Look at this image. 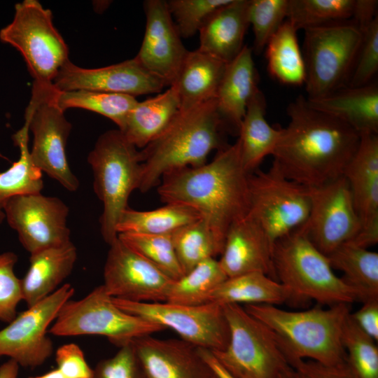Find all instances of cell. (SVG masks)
I'll list each match as a JSON object with an SVG mask.
<instances>
[{
    "mask_svg": "<svg viewBox=\"0 0 378 378\" xmlns=\"http://www.w3.org/2000/svg\"><path fill=\"white\" fill-rule=\"evenodd\" d=\"M29 132V119L24 116L23 126L12 136L14 145L19 148V158L0 173V224L5 220L4 207L8 201L18 195L40 193L43 188L42 172L31 160Z\"/></svg>",
    "mask_w": 378,
    "mask_h": 378,
    "instance_id": "31",
    "label": "cell"
},
{
    "mask_svg": "<svg viewBox=\"0 0 378 378\" xmlns=\"http://www.w3.org/2000/svg\"><path fill=\"white\" fill-rule=\"evenodd\" d=\"M281 378H294L293 369L291 368L286 372H285L281 377Z\"/></svg>",
    "mask_w": 378,
    "mask_h": 378,
    "instance_id": "53",
    "label": "cell"
},
{
    "mask_svg": "<svg viewBox=\"0 0 378 378\" xmlns=\"http://www.w3.org/2000/svg\"><path fill=\"white\" fill-rule=\"evenodd\" d=\"M179 111L177 93L169 86L155 97L138 102L119 130L137 148H144L167 128Z\"/></svg>",
    "mask_w": 378,
    "mask_h": 378,
    "instance_id": "28",
    "label": "cell"
},
{
    "mask_svg": "<svg viewBox=\"0 0 378 378\" xmlns=\"http://www.w3.org/2000/svg\"><path fill=\"white\" fill-rule=\"evenodd\" d=\"M113 298L123 311L170 328L182 340L211 351L224 350L229 328L221 305H183L167 302H139Z\"/></svg>",
    "mask_w": 378,
    "mask_h": 378,
    "instance_id": "13",
    "label": "cell"
},
{
    "mask_svg": "<svg viewBox=\"0 0 378 378\" xmlns=\"http://www.w3.org/2000/svg\"><path fill=\"white\" fill-rule=\"evenodd\" d=\"M248 0H231L214 12L199 31L200 51L228 64L241 52L248 27Z\"/></svg>",
    "mask_w": 378,
    "mask_h": 378,
    "instance_id": "23",
    "label": "cell"
},
{
    "mask_svg": "<svg viewBox=\"0 0 378 378\" xmlns=\"http://www.w3.org/2000/svg\"><path fill=\"white\" fill-rule=\"evenodd\" d=\"M258 89L252 48L244 45L239 54L227 64L215 98L223 122L239 132L247 106Z\"/></svg>",
    "mask_w": 378,
    "mask_h": 378,
    "instance_id": "24",
    "label": "cell"
},
{
    "mask_svg": "<svg viewBox=\"0 0 378 378\" xmlns=\"http://www.w3.org/2000/svg\"><path fill=\"white\" fill-rule=\"evenodd\" d=\"M355 0H288V20L298 29H307L351 20Z\"/></svg>",
    "mask_w": 378,
    "mask_h": 378,
    "instance_id": "38",
    "label": "cell"
},
{
    "mask_svg": "<svg viewBox=\"0 0 378 378\" xmlns=\"http://www.w3.org/2000/svg\"><path fill=\"white\" fill-rule=\"evenodd\" d=\"M148 378H214L215 374L199 348L183 340L155 338L151 335L132 342Z\"/></svg>",
    "mask_w": 378,
    "mask_h": 378,
    "instance_id": "21",
    "label": "cell"
},
{
    "mask_svg": "<svg viewBox=\"0 0 378 378\" xmlns=\"http://www.w3.org/2000/svg\"><path fill=\"white\" fill-rule=\"evenodd\" d=\"M53 85L34 82L24 116L29 119L34 139L30 157L42 173L57 181L69 191H76L79 181L68 163L66 145L71 125L64 111L56 104Z\"/></svg>",
    "mask_w": 378,
    "mask_h": 378,
    "instance_id": "12",
    "label": "cell"
},
{
    "mask_svg": "<svg viewBox=\"0 0 378 378\" xmlns=\"http://www.w3.org/2000/svg\"><path fill=\"white\" fill-rule=\"evenodd\" d=\"M57 368L66 378H92L93 369L83 351L74 343L63 344L55 351Z\"/></svg>",
    "mask_w": 378,
    "mask_h": 378,
    "instance_id": "46",
    "label": "cell"
},
{
    "mask_svg": "<svg viewBox=\"0 0 378 378\" xmlns=\"http://www.w3.org/2000/svg\"><path fill=\"white\" fill-rule=\"evenodd\" d=\"M69 211L59 198L41 192L15 196L4 207L5 219L30 254L71 241Z\"/></svg>",
    "mask_w": 378,
    "mask_h": 378,
    "instance_id": "16",
    "label": "cell"
},
{
    "mask_svg": "<svg viewBox=\"0 0 378 378\" xmlns=\"http://www.w3.org/2000/svg\"><path fill=\"white\" fill-rule=\"evenodd\" d=\"M249 174L243 167L237 139L219 150L210 162L164 175L158 192L164 204L195 211L223 249L230 228L248 214Z\"/></svg>",
    "mask_w": 378,
    "mask_h": 378,
    "instance_id": "2",
    "label": "cell"
},
{
    "mask_svg": "<svg viewBox=\"0 0 378 378\" xmlns=\"http://www.w3.org/2000/svg\"><path fill=\"white\" fill-rule=\"evenodd\" d=\"M332 269L341 271L342 278L363 298H378V253L349 241L327 255Z\"/></svg>",
    "mask_w": 378,
    "mask_h": 378,
    "instance_id": "32",
    "label": "cell"
},
{
    "mask_svg": "<svg viewBox=\"0 0 378 378\" xmlns=\"http://www.w3.org/2000/svg\"><path fill=\"white\" fill-rule=\"evenodd\" d=\"M55 99L62 111L80 108L97 113L113 122L120 130L130 111L138 102L136 97L123 94L90 90L59 91L56 89Z\"/></svg>",
    "mask_w": 378,
    "mask_h": 378,
    "instance_id": "36",
    "label": "cell"
},
{
    "mask_svg": "<svg viewBox=\"0 0 378 378\" xmlns=\"http://www.w3.org/2000/svg\"><path fill=\"white\" fill-rule=\"evenodd\" d=\"M356 325L368 336L378 341V298L363 302L362 307L350 313Z\"/></svg>",
    "mask_w": 378,
    "mask_h": 378,
    "instance_id": "48",
    "label": "cell"
},
{
    "mask_svg": "<svg viewBox=\"0 0 378 378\" xmlns=\"http://www.w3.org/2000/svg\"><path fill=\"white\" fill-rule=\"evenodd\" d=\"M227 64L197 49L188 51L174 83L180 111L216 98Z\"/></svg>",
    "mask_w": 378,
    "mask_h": 378,
    "instance_id": "27",
    "label": "cell"
},
{
    "mask_svg": "<svg viewBox=\"0 0 378 378\" xmlns=\"http://www.w3.org/2000/svg\"><path fill=\"white\" fill-rule=\"evenodd\" d=\"M342 176L348 183L361 225L351 242L368 248L378 242L377 134H360L358 146Z\"/></svg>",
    "mask_w": 378,
    "mask_h": 378,
    "instance_id": "19",
    "label": "cell"
},
{
    "mask_svg": "<svg viewBox=\"0 0 378 378\" xmlns=\"http://www.w3.org/2000/svg\"><path fill=\"white\" fill-rule=\"evenodd\" d=\"M298 31L286 19L265 48L270 75L285 85H301L305 83V64Z\"/></svg>",
    "mask_w": 378,
    "mask_h": 378,
    "instance_id": "33",
    "label": "cell"
},
{
    "mask_svg": "<svg viewBox=\"0 0 378 378\" xmlns=\"http://www.w3.org/2000/svg\"><path fill=\"white\" fill-rule=\"evenodd\" d=\"M214 378H217L216 376L215 375V377Z\"/></svg>",
    "mask_w": 378,
    "mask_h": 378,
    "instance_id": "54",
    "label": "cell"
},
{
    "mask_svg": "<svg viewBox=\"0 0 378 378\" xmlns=\"http://www.w3.org/2000/svg\"><path fill=\"white\" fill-rule=\"evenodd\" d=\"M229 328L223 351H211L236 378H281L291 368L273 332L237 304L221 305Z\"/></svg>",
    "mask_w": 378,
    "mask_h": 378,
    "instance_id": "7",
    "label": "cell"
},
{
    "mask_svg": "<svg viewBox=\"0 0 378 378\" xmlns=\"http://www.w3.org/2000/svg\"><path fill=\"white\" fill-rule=\"evenodd\" d=\"M291 300L286 286L263 273L251 272L227 278L211 294L209 302L276 306Z\"/></svg>",
    "mask_w": 378,
    "mask_h": 378,
    "instance_id": "30",
    "label": "cell"
},
{
    "mask_svg": "<svg viewBox=\"0 0 378 378\" xmlns=\"http://www.w3.org/2000/svg\"><path fill=\"white\" fill-rule=\"evenodd\" d=\"M199 348L200 353L217 378H236L230 374L216 360L211 351Z\"/></svg>",
    "mask_w": 378,
    "mask_h": 378,
    "instance_id": "50",
    "label": "cell"
},
{
    "mask_svg": "<svg viewBox=\"0 0 378 378\" xmlns=\"http://www.w3.org/2000/svg\"><path fill=\"white\" fill-rule=\"evenodd\" d=\"M307 190L310 209L301 227L312 243L328 255L356 237L360 221L343 176Z\"/></svg>",
    "mask_w": 378,
    "mask_h": 378,
    "instance_id": "15",
    "label": "cell"
},
{
    "mask_svg": "<svg viewBox=\"0 0 378 378\" xmlns=\"http://www.w3.org/2000/svg\"><path fill=\"white\" fill-rule=\"evenodd\" d=\"M144 8L146 30L135 58L167 86H171L188 50L181 41L166 1L148 0Z\"/></svg>",
    "mask_w": 378,
    "mask_h": 378,
    "instance_id": "20",
    "label": "cell"
},
{
    "mask_svg": "<svg viewBox=\"0 0 378 378\" xmlns=\"http://www.w3.org/2000/svg\"><path fill=\"white\" fill-rule=\"evenodd\" d=\"M173 281L118 237L109 244L102 285L112 298L139 302H165Z\"/></svg>",
    "mask_w": 378,
    "mask_h": 378,
    "instance_id": "17",
    "label": "cell"
},
{
    "mask_svg": "<svg viewBox=\"0 0 378 378\" xmlns=\"http://www.w3.org/2000/svg\"><path fill=\"white\" fill-rule=\"evenodd\" d=\"M27 378H66V377L62 374V372L57 368H55L45 374L38 375V376L29 377Z\"/></svg>",
    "mask_w": 378,
    "mask_h": 378,
    "instance_id": "52",
    "label": "cell"
},
{
    "mask_svg": "<svg viewBox=\"0 0 378 378\" xmlns=\"http://www.w3.org/2000/svg\"><path fill=\"white\" fill-rule=\"evenodd\" d=\"M201 219L193 209L176 204L149 211L126 209L117 224L118 235L122 232L172 235L180 228Z\"/></svg>",
    "mask_w": 378,
    "mask_h": 378,
    "instance_id": "34",
    "label": "cell"
},
{
    "mask_svg": "<svg viewBox=\"0 0 378 378\" xmlns=\"http://www.w3.org/2000/svg\"><path fill=\"white\" fill-rule=\"evenodd\" d=\"M223 121L216 99L186 111H179L167 128L142 148L139 190L146 192L172 172L207 162L210 153L222 149Z\"/></svg>",
    "mask_w": 378,
    "mask_h": 378,
    "instance_id": "3",
    "label": "cell"
},
{
    "mask_svg": "<svg viewBox=\"0 0 378 378\" xmlns=\"http://www.w3.org/2000/svg\"><path fill=\"white\" fill-rule=\"evenodd\" d=\"M227 278L218 260L208 258L173 281L165 302L192 306L209 303L211 294Z\"/></svg>",
    "mask_w": 378,
    "mask_h": 378,
    "instance_id": "35",
    "label": "cell"
},
{
    "mask_svg": "<svg viewBox=\"0 0 378 378\" xmlns=\"http://www.w3.org/2000/svg\"><path fill=\"white\" fill-rule=\"evenodd\" d=\"M288 0H248L246 15L253 34L256 54L265 48L271 37L287 19Z\"/></svg>",
    "mask_w": 378,
    "mask_h": 378,
    "instance_id": "41",
    "label": "cell"
},
{
    "mask_svg": "<svg viewBox=\"0 0 378 378\" xmlns=\"http://www.w3.org/2000/svg\"><path fill=\"white\" fill-rule=\"evenodd\" d=\"M377 6V1L355 0L352 20L360 31L366 27L377 16L376 13Z\"/></svg>",
    "mask_w": 378,
    "mask_h": 378,
    "instance_id": "49",
    "label": "cell"
},
{
    "mask_svg": "<svg viewBox=\"0 0 378 378\" xmlns=\"http://www.w3.org/2000/svg\"><path fill=\"white\" fill-rule=\"evenodd\" d=\"M59 91L90 90L138 95L160 93L166 84L147 71L134 57L96 69H85L68 61L52 80Z\"/></svg>",
    "mask_w": 378,
    "mask_h": 378,
    "instance_id": "18",
    "label": "cell"
},
{
    "mask_svg": "<svg viewBox=\"0 0 378 378\" xmlns=\"http://www.w3.org/2000/svg\"><path fill=\"white\" fill-rule=\"evenodd\" d=\"M92 378H148L131 343L120 347L113 356L100 360Z\"/></svg>",
    "mask_w": 378,
    "mask_h": 378,
    "instance_id": "45",
    "label": "cell"
},
{
    "mask_svg": "<svg viewBox=\"0 0 378 378\" xmlns=\"http://www.w3.org/2000/svg\"><path fill=\"white\" fill-rule=\"evenodd\" d=\"M118 237L172 279H178L184 274L175 252L172 235L122 232L118 234Z\"/></svg>",
    "mask_w": 378,
    "mask_h": 378,
    "instance_id": "39",
    "label": "cell"
},
{
    "mask_svg": "<svg viewBox=\"0 0 378 378\" xmlns=\"http://www.w3.org/2000/svg\"><path fill=\"white\" fill-rule=\"evenodd\" d=\"M304 31L307 99L321 98L346 86L362 41L355 22L351 19Z\"/></svg>",
    "mask_w": 378,
    "mask_h": 378,
    "instance_id": "8",
    "label": "cell"
},
{
    "mask_svg": "<svg viewBox=\"0 0 378 378\" xmlns=\"http://www.w3.org/2000/svg\"><path fill=\"white\" fill-rule=\"evenodd\" d=\"M77 250L71 241L30 254L29 266L21 279L22 300L31 307L56 290L71 273Z\"/></svg>",
    "mask_w": 378,
    "mask_h": 378,
    "instance_id": "26",
    "label": "cell"
},
{
    "mask_svg": "<svg viewBox=\"0 0 378 378\" xmlns=\"http://www.w3.org/2000/svg\"><path fill=\"white\" fill-rule=\"evenodd\" d=\"M172 238L184 274L202 261L215 258L222 251V247L202 218L176 230Z\"/></svg>",
    "mask_w": 378,
    "mask_h": 378,
    "instance_id": "37",
    "label": "cell"
},
{
    "mask_svg": "<svg viewBox=\"0 0 378 378\" xmlns=\"http://www.w3.org/2000/svg\"><path fill=\"white\" fill-rule=\"evenodd\" d=\"M273 248L259 226L246 216L228 230L218 262L227 278L261 272L276 280Z\"/></svg>",
    "mask_w": 378,
    "mask_h": 378,
    "instance_id": "22",
    "label": "cell"
},
{
    "mask_svg": "<svg viewBox=\"0 0 378 378\" xmlns=\"http://www.w3.org/2000/svg\"><path fill=\"white\" fill-rule=\"evenodd\" d=\"M248 187L246 216L273 246L306 222L310 209L307 188L288 178L274 162L267 171L250 173Z\"/></svg>",
    "mask_w": 378,
    "mask_h": 378,
    "instance_id": "11",
    "label": "cell"
},
{
    "mask_svg": "<svg viewBox=\"0 0 378 378\" xmlns=\"http://www.w3.org/2000/svg\"><path fill=\"white\" fill-rule=\"evenodd\" d=\"M294 378H358L347 360L337 365H326L311 360H301L291 365Z\"/></svg>",
    "mask_w": 378,
    "mask_h": 378,
    "instance_id": "47",
    "label": "cell"
},
{
    "mask_svg": "<svg viewBox=\"0 0 378 378\" xmlns=\"http://www.w3.org/2000/svg\"><path fill=\"white\" fill-rule=\"evenodd\" d=\"M231 0H169V11L181 38L199 32L208 18Z\"/></svg>",
    "mask_w": 378,
    "mask_h": 378,
    "instance_id": "42",
    "label": "cell"
},
{
    "mask_svg": "<svg viewBox=\"0 0 378 378\" xmlns=\"http://www.w3.org/2000/svg\"><path fill=\"white\" fill-rule=\"evenodd\" d=\"M19 365L9 359L0 365V378H18Z\"/></svg>",
    "mask_w": 378,
    "mask_h": 378,
    "instance_id": "51",
    "label": "cell"
},
{
    "mask_svg": "<svg viewBox=\"0 0 378 378\" xmlns=\"http://www.w3.org/2000/svg\"><path fill=\"white\" fill-rule=\"evenodd\" d=\"M289 122L272 153L288 178L305 187L318 186L343 175L360 134L345 122L314 109L299 95L287 108Z\"/></svg>",
    "mask_w": 378,
    "mask_h": 378,
    "instance_id": "1",
    "label": "cell"
},
{
    "mask_svg": "<svg viewBox=\"0 0 378 378\" xmlns=\"http://www.w3.org/2000/svg\"><path fill=\"white\" fill-rule=\"evenodd\" d=\"M351 313V312H350ZM349 314L342 331L346 360L358 378H378V347Z\"/></svg>",
    "mask_w": 378,
    "mask_h": 378,
    "instance_id": "40",
    "label": "cell"
},
{
    "mask_svg": "<svg viewBox=\"0 0 378 378\" xmlns=\"http://www.w3.org/2000/svg\"><path fill=\"white\" fill-rule=\"evenodd\" d=\"M265 113V97L258 88L247 106L237 139L241 163L248 173L256 170L265 157L272 155L280 138L281 128L272 127Z\"/></svg>",
    "mask_w": 378,
    "mask_h": 378,
    "instance_id": "29",
    "label": "cell"
},
{
    "mask_svg": "<svg viewBox=\"0 0 378 378\" xmlns=\"http://www.w3.org/2000/svg\"><path fill=\"white\" fill-rule=\"evenodd\" d=\"M273 265L276 279L290 290L292 300H312L328 307L363 302L361 294L335 274L327 255L301 227L275 242Z\"/></svg>",
    "mask_w": 378,
    "mask_h": 378,
    "instance_id": "5",
    "label": "cell"
},
{
    "mask_svg": "<svg viewBox=\"0 0 378 378\" xmlns=\"http://www.w3.org/2000/svg\"><path fill=\"white\" fill-rule=\"evenodd\" d=\"M0 40L22 55L34 81L51 85L69 59L68 47L52 23V13L36 0L15 6L13 20L0 30Z\"/></svg>",
    "mask_w": 378,
    "mask_h": 378,
    "instance_id": "10",
    "label": "cell"
},
{
    "mask_svg": "<svg viewBox=\"0 0 378 378\" xmlns=\"http://www.w3.org/2000/svg\"><path fill=\"white\" fill-rule=\"evenodd\" d=\"M164 330L162 326L119 308L100 285L80 300L66 301L48 333L60 337L100 335L121 347L136 338Z\"/></svg>",
    "mask_w": 378,
    "mask_h": 378,
    "instance_id": "9",
    "label": "cell"
},
{
    "mask_svg": "<svg viewBox=\"0 0 378 378\" xmlns=\"http://www.w3.org/2000/svg\"><path fill=\"white\" fill-rule=\"evenodd\" d=\"M94 176V191L102 202L100 230L109 245L117 237V224L138 190L141 176L140 150L118 130L103 133L88 156Z\"/></svg>",
    "mask_w": 378,
    "mask_h": 378,
    "instance_id": "6",
    "label": "cell"
},
{
    "mask_svg": "<svg viewBox=\"0 0 378 378\" xmlns=\"http://www.w3.org/2000/svg\"><path fill=\"white\" fill-rule=\"evenodd\" d=\"M74 293V287L65 284L16 316L0 330V356H7L24 368L43 365L53 352L48 327Z\"/></svg>",
    "mask_w": 378,
    "mask_h": 378,
    "instance_id": "14",
    "label": "cell"
},
{
    "mask_svg": "<svg viewBox=\"0 0 378 378\" xmlns=\"http://www.w3.org/2000/svg\"><path fill=\"white\" fill-rule=\"evenodd\" d=\"M350 307L341 303L328 308L288 311L275 305L250 304L244 308L273 332L291 367L301 360L326 365L346 360L342 331Z\"/></svg>",
    "mask_w": 378,
    "mask_h": 378,
    "instance_id": "4",
    "label": "cell"
},
{
    "mask_svg": "<svg viewBox=\"0 0 378 378\" xmlns=\"http://www.w3.org/2000/svg\"><path fill=\"white\" fill-rule=\"evenodd\" d=\"M17 261L13 252L0 253V321L8 323L17 316V307L22 300L21 280L14 272Z\"/></svg>",
    "mask_w": 378,
    "mask_h": 378,
    "instance_id": "44",
    "label": "cell"
},
{
    "mask_svg": "<svg viewBox=\"0 0 378 378\" xmlns=\"http://www.w3.org/2000/svg\"><path fill=\"white\" fill-rule=\"evenodd\" d=\"M361 32V44L347 86L368 85L378 71L377 16Z\"/></svg>",
    "mask_w": 378,
    "mask_h": 378,
    "instance_id": "43",
    "label": "cell"
},
{
    "mask_svg": "<svg viewBox=\"0 0 378 378\" xmlns=\"http://www.w3.org/2000/svg\"><path fill=\"white\" fill-rule=\"evenodd\" d=\"M307 102L314 109L345 122L360 134H377L378 87L375 83L359 87L346 85L325 97L307 99Z\"/></svg>",
    "mask_w": 378,
    "mask_h": 378,
    "instance_id": "25",
    "label": "cell"
}]
</instances>
